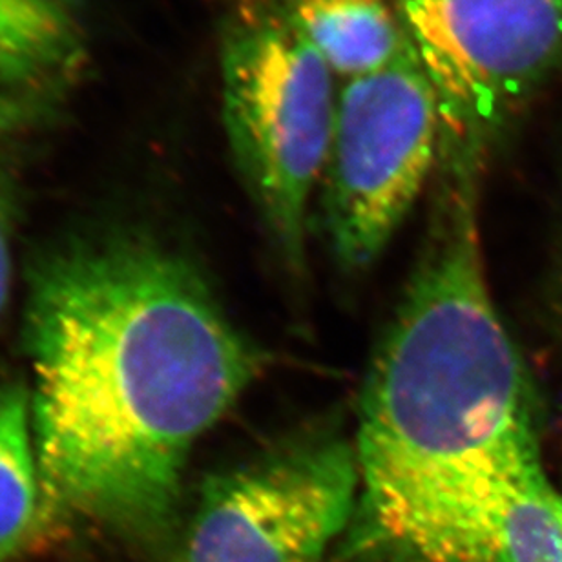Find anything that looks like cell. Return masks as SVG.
<instances>
[{
  "label": "cell",
  "instance_id": "1",
  "mask_svg": "<svg viewBox=\"0 0 562 562\" xmlns=\"http://www.w3.org/2000/svg\"><path fill=\"white\" fill-rule=\"evenodd\" d=\"M38 473L55 517L145 555L181 533L190 454L263 355L178 250L76 239L33 267L24 314Z\"/></svg>",
  "mask_w": 562,
  "mask_h": 562
},
{
  "label": "cell",
  "instance_id": "2",
  "mask_svg": "<svg viewBox=\"0 0 562 562\" xmlns=\"http://www.w3.org/2000/svg\"><path fill=\"white\" fill-rule=\"evenodd\" d=\"M352 446L360 547L396 562H504L498 504L541 457L525 368L487 283L475 192L437 190Z\"/></svg>",
  "mask_w": 562,
  "mask_h": 562
},
{
  "label": "cell",
  "instance_id": "3",
  "mask_svg": "<svg viewBox=\"0 0 562 562\" xmlns=\"http://www.w3.org/2000/svg\"><path fill=\"white\" fill-rule=\"evenodd\" d=\"M223 126L272 244L302 271L335 128V74L274 0H239L220 44Z\"/></svg>",
  "mask_w": 562,
  "mask_h": 562
},
{
  "label": "cell",
  "instance_id": "4",
  "mask_svg": "<svg viewBox=\"0 0 562 562\" xmlns=\"http://www.w3.org/2000/svg\"><path fill=\"white\" fill-rule=\"evenodd\" d=\"M440 123L435 176L481 181L504 126L562 65V0H395Z\"/></svg>",
  "mask_w": 562,
  "mask_h": 562
},
{
  "label": "cell",
  "instance_id": "5",
  "mask_svg": "<svg viewBox=\"0 0 562 562\" xmlns=\"http://www.w3.org/2000/svg\"><path fill=\"white\" fill-rule=\"evenodd\" d=\"M438 145L437 101L409 41L390 65L341 82L319 183L341 269L362 271L384 252L435 176Z\"/></svg>",
  "mask_w": 562,
  "mask_h": 562
},
{
  "label": "cell",
  "instance_id": "6",
  "mask_svg": "<svg viewBox=\"0 0 562 562\" xmlns=\"http://www.w3.org/2000/svg\"><path fill=\"white\" fill-rule=\"evenodd\" d=\"M358 493L355 446L297 435L209 476L170 562H324Z\"/></svg>",
  "mask_w": 562,
  "mask_h": 562
},
{
  "label": "cell",
  "instance_id": "7",
  "mask_svg": "<svg viewBox=\"0 0 562 562\" xmlns=\"http://www.w3.org/2000/svg\"><path fill=\"white\" fill-rule=\"evenodd\" d=\"M87 66L81 0H0V92L55 104Z\"/></svg>",
  "mask_w": 562,
  "mask_h": 562
},
{
  "label": "cell",
  "instance_id": "8",
  "mask_svg": "<svg viewBox=\"0 0 562 562\" xmlns=\"http://www.w3.org/2000/svg\"><path fill=\"white\" fill-rule=\"evenodd\" d=\"M341 82L390 65L407 37L395 0H274Z\"/></svg>",
  "mask_w": 562,
  "mask_h": 562
},
{
  "label": "cell",
  "instance_id": "9",
  "mask_svg": "<svg viewBox=\"0 0 562 562\" xmlns=\"http://www.w3.org/2000/svg\"><path fill=\"white\" fill-rule=\"evenodd\" d=\"M60 526L38 473L32 393L0 384V562H16Z\"/></svg>",
  "mask_w": 562,
  "mask_h": 562
},
{
  "label": "cell",
  "instance_id": "10",
  "mask_svg": "<svg viewBox=\"0 0 562 562\" xmlns=\"http://www.w3.org/2000/svg\"><path fill=\"white\" fill-rule=\"evenodd\" d=\"M504 562H562V493L541 462L515 476L495 520Z\"/></svg>",
  "mask_w": 562,
  "mask_h": 562
},
{
  "label": "cell",
  "instance_id": "11",
  "mask_svg": "<svg viewBox=\"0 0 562 562\" xmlns=\"http://www.w3.org/2000/svg\"><path fill=\"white\" fill-rule=\"evenodd\" d=\"M16 198L10 173L0 162V316L10 300L13 274V233H15Z\"/></svg>",
  "mask_w": 562,
  "mask_h": 562
},
{
  "label": "cell",
  "instance_id": "12",
  "mask_svg": "<svg viewBox=\"0 0 562 562\" xmlns=\"http://www.w3.org/2000/svg\"><path fill=\"white\" fill-rule=\"evenodd\" d=\"M54 103L0 92V137L35 128L48 121Z\"/></svg>",
  "mask_w": 562,
  "mask_h": 562
}]
</instances>
